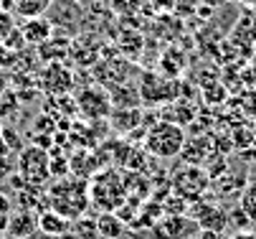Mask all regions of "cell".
<instances>
[{"label": "cell", "instance_id": "cell-16", "mask_svg": "<svg viewBox=\"0 0 256 239\" xmlns=\"http://www.w3.org/2000/svg\"><path fill=\"white\" fill-rule=\"evenodd\" d=\"M54 6V0H13V13L20 18H38L46 16Z\"/></svg>", "mask_w": 256, "mask_h": 239}, {"label": "cell", "instance_id": "cell-24", "mask_svg": "<svg viewBox=\"0 0 256 239\" xmlns=\"http://www.w3.org/2000/svg\"><path fill=\"white\" fill-rule=\"evenodd\" d=\"M3 140H6V145H8V150H23V145H20V140H18V132H13L10 127H3Z\"/></svg>", "mask_w": 256, "mask_h": 239}, {"label": "cell", "instance_id": "cell-5", "mask_svg": "<svg viewBox=\"0 0 256 239\" xmlns=\"http://www.w3.org/2000/svg\"><path fill=\"white\" fill-rule=\"evenodd\" d=\"M170 186H172L175 196H180V198H186L188 203H193V201L206 196V191L210 188V178H208L206 170L198 168V165H182V168H178L172 173Z\"/></svg>", "mask_w": 256, "mask_h": 239}, {"label": "cell", "instance_id": "cell-31", "mask_svg": "<svg viewBox=\"0 0 256 239\" xmlns=\"http://www.w3.org/2000/svg\"><path fill=\"white\" fill-rule=\"evenodd\" d=\"M68 3H74V0H68Z\"/></svg>", "mask_w": 256, "mask_h": 239}, {"label": "cell", "instance_id": "cell-26", "mask_svg": "<svg viewBox=\"0 0 256 239\" xmlns=\"http://www.w3.org/2000/svg\"><path fill=\"white\" fill-rule=\"evenodd\" d=\"M178 0H152V8H160V11H170Z\"/></svg>", "mask_w": 256, "mask_h": 239}, {"label": "cell", "instance_id": "cell-9", "mask_svg": "<svg viewBox=\"0 0 256 239\" xmlns=\"http://www.w3.org/2000/svg\"><path fill=\"white\" fill-rule=\"evenodd\" d=\"M20 28V33H23V41H26V46H44L46 41H51V36H54V23L48 21V18H44V16H38V18H26L23 21V26H18Z\"/></svg>", "mask_w": 256, "mask_h": 239}, {"label": "cell", "instance_id": "cell-13", "mask_svg": "<svg viewBox=\"0 0 256 239\" xmlns=\"http://www.w3.org/2000/svg\"><path fill=\"white\" fill-rule=\"evenodd\" d=\"M38 231L46 234V236L58 239V236H64V234L71 231V219L61 216V214L54 211V209H44V211L38 214Z\"/></svg>", "mask_w": 256, "mask_h": 239}, {"label": "cell", "instance_id": "cell-18", "mask_svg": "<svg viewBox=\"0 0 256 239\" xmlns=\"http://www.w3.org/2000/svg\"><path fill=\"white\" fill-rule=\"evenodd\" d=\"M238 206L246 211V216L251 219V224H256V183H248L246 191L241 193V203Z\"/></svg>", "mask_w": 256, "mask_h": 239}, {"label": "cell", "instance_id": "cell-28", "mask_svg": "<svg viewBox=\"0 0 256 239\" xmlns=\"http://www.w3.org/2000/svg\"><path fill=\"white\" fill-rule=\"evenodd\" d=\"M200 239H221V234H218V231H203L200 229Z\"/></svg>", "mask_w": 256, "mask_h": 239}, {"label": "cell", "instance_id": "cell-27", "mask_svg": "<svg viewBox=\"0 0 256 239\" xmlns=\"http://www.w3.org/2000/svg\"><path fill=\"white\" fill-rule=\"evenodd\" d=\"M231 239H256V231H236V234H231Z\"/></svg>", "mask_w": 256, "mask_h": 239}, {"label": "cell", "instance_id": "cell-30", "mask_svg": "<svg viewBox=\"0 0 256 239\" xmlns=\"http://www.w3.org/2000/svg\"><path fill=\"white\" fill-rule=\"evenodd\" d=\"M206 3H208V0H206ZM216 3H218V6H221V3H226V0H216Z\"/></svg>", "mask_w": 256, "mask_h": 239}, {"label": "cell", "instance_id": "cell-17", "mask_svg": "<svg viewBox=\"0 0 256 239\" xmlns=\"http://www.w3.org/2000/svg\"><path fill=\"white\" fill-rule=\"evenodd\" d=\"M71 231H74L76 239H99V231H96V221H89L86 216L76 219L71 224Z\"/></svg>", "mask_w": 256, "mask_h": 239}, {"label": "cell", "instance_id": "cell-25", "mask_svg": "<svg viewBox=\"0 0 256 239\" xmlns=\"http://www.w3.org/2000/svg\"><path fill=\"white\" fill-rule=\"evenodd\" d=\"M10 59H13V54H10L3 44H0V69H3L6 64H10Z\"/></svg>", "mask_w": 256, "mask_h": 239}, {"label": "cell", "instance_id": "cell-20", "mask_svg": "<svg viewBox=\"0 0 256 239\" xmlns=\"http://www.w3.org/2000/svg\"><path fill=\"white\" fill-rule=\"evenodd\" d=\"M10 216H13V198H10L8 193L0 191V234L8 231Z\"/></svg>", "mask_w": 256, "mask_h": 239}, {"label": "cell", "instance_id": "cell-29", "mask_svg": "<svg viewBox=\"0 0 256 239\" xmlns=\"http://www.w3.org/2000/svg\"><path fill=\"white\" fill-rule=\"evenodd\" d=\"M236 3H241V6H246L248 11H254V13H256V0H236Z\"/></svg>", "mask_w": 256, "mask_h": 239}, {"label": "cell", "instance_id": "cell-3", "mask_svg": "<svg viewBox=\"0 0 256 239\" xmlns=\"http://www.w3.org/2000/svg\"><path fill=\"white\" fill-rule=\"evenodd\" d=\"M186 143H188L186 132L172 120H160L144 132V150L160 160L178 158L182 153V148H186Z\"/></svg>", "mask_w": 256, "mask_h": 239}, {"label": "cell", "instance_id": "cell-23", "mask_svg": "<svg viewBox=\"0 0 256 239\" xmlns=\"http://www.w3.org/2000/svg\"><path fill=\"white\" fill-rule=\"evenodd\" d=\"M142 0H112V8L120 16H132V11H140Z\"/></svg>", "mask_w": 256, "mask_h": 239}, {"label": "cell", "instance_id": "cell-32", "mask_svg": "<svg viewBox=\"0 0 256 239\" xmlns=\"http://www.w3.org/2000/svg\"><path fill=\"white\" fill-rule=\"evenodd\" d=\"M0 132H3V127H0Z\"/></svg>", "mask_w": 256, "mask_h": 239}, {"label": "cell", "instance_id": "cell-12", "mask_svg": "<svg viewBox=\"0 0 256 239\" xmlns=\"http://www.w3.org/2000/svg\"><path fill=\"white\" fill-rule=\"evenodd\" d=\"M41 84H44V89L48 94L61 97V94H66L71 89V72L66 69V66H61V64H54V66H48V69L44 72V82Z\"/></svg>", "mask_w": 256, "mask_h": 239}, {"label": "cell", "instance_id": "cell-1", "mask_svg": "<svg viewBox=\"0 0 256 239\" xmlns=\"http://www.w3.org/2000/svg\"><path fill=\"white\" fill-rule=\"evenodd\" d=\"M48 196V209L58 211L61 216L76 221L82 216H86L92 201H89V183L84 178L76 176H64V178H54V183L46 191Z\"/></svg>", "mask_w": 256, "mask_h": 239}, {"label": "cell", "instance_id": "cell-7", "mask_svg": "<svg viewBox=\"0 0 256 239\" xmlns=\"http://www.w3.org/2000/svg\"><path fill=\"white\" fill-rule=\"evenodd\" d=\"M76 110L86 120H104L112 115V99L99 87H86L76 94Z\"/></svg>", "mask_w": 256, "mask_h": 239}, {"label": "cell", "instance_id": "cell-15", "mask_svg": "<svg viewBox=\"0 0 256 239\" xmlns=\"http://www.w3.org/2000/svg\"><path fill=\"white\" fill-rule=\"evenodd\" d=\"M96 231H99L102 239H120L122 231H124V221L114 211H102L99 219H96Z\"/></svg>", "mask_w": 256, "mask_h": 239}, {"label": "cell", "instance_id": "cell-14", "mask_svg": "<svg viewBox=\"0 0 256 239\" xmlns=\"http://www.w3.org/2000/svg\"><path fill=\"white\" fill-rule=\"evenodd\" d=\"M231 39H234V44H246V51L251 54V49L256 46V13L254 11H246L238 18Z\"/></svg>", "mask_w": 256, "mask_h": 239}, {"label": "cell", "instance_id": "cell-4", "mask_svg": "<svg viewBox=\"0 0 256 239\" xmlns=\"http://www.w3.org/2000/svg\"><path fill=\"white\" fill-rule=\"evenodd\" d=\"M16 168H18V176L28 186L46 188L54 181L51 178V153L41 145H23V150L16 158Z\"/></svg>", "mask_w": 256, "mask_h": 239}, {"label": "cell", "instance_id": "cell-2", "mask_svg": "<svg viewBox=\"0 0 256 239\" xmlns=\"http://www.w3.org/2000/svg\"><path fill=\"white\" fill-rule=\"evenodd\" d=\"M89 201L99 211H114L117 214L130 201L124 176H120L114 168L96 170V173L92 176V181H89Z\"/></svg>", "mask_w": 256, "mask_h": 239}, {"label": "cell", "instance_id": "cell-19", "mask_svg": "<svg viewBox=\"0 0 256 239\" xmlns=\"http://www.w3.org/2000/svg\"><path fill=\"white\" fill-rule=\"evenodd\" d=\"M16 28H18L16 13H10V11H6V8H0V44H6L8 36H10Z\"/></svg>", "mask_w": 256, "mask_h": 239}, {"label": "cell", "instance_id": "cell-21", "mask_svg": "<svg viewBox=\"0 0 256 239\" xmlns=\"http://www.w3.org/2000/svg\"><path fill=\"white\" fill-rule=\"evenodd\" d=\"M228 226H234L236 231H248V226H251V219H248V216H246V211L238 206V209L228 211Z\"/></svg>", "mask_w": 256, "mask_h": 239}, {"label": "cell", "instance_id": "cell-6", "mask_svg": "<svg viewBox=\"0 0 256 239\" xmlns=\"http://www.w3.org/2000/svg\"><path fill=\"white\" fill-rule=\"evenodd\" d=\"M190 219L203 231H218V234H221L228 226V211H224V206H218L216 201H208V198L193 201Z\"/></svg>", "mask_w": 256, "mask_h": 239}, {"label": "cell", "instance_id": "cell-22", "mask_svg": "<svg viewBox=\"0 0 256 239\" xmlns=\"http://www.w3.org/2000/svg\"><path fill=\"white\" fill-rule=\"evenodd\" d=\"M16 173H18V168H16L13 155H0V183H3V181H10Z\"/></svg>", "mask_w": 256, "mask_h": 239}, {"label": "cell", "instance_id": "cell-11", "mask_svg": "<svg viewBox=\"0 0 256 239\" xmlns=\"http://www.w3.org/2000/svg\"><path fill=\"white\" fill-rule=\"evenodd\" d=\"M36 231H38V214H36V211H26V209L13 211L8 231H6L10 239H30Z\"/></svg>", "mask_w": 256, "mask_h": 239}, {"label": "cell", "instance_id": "cell-8", "mask_svg": "<svg viewBox=\"0 0 256 239\" xmlns=\"http://www.w3.org/2000/svg\"><path fill=\"white\" fill-rule=\"evenodd\" d=\"M193 229V219L186 214H162L152 224V239H186Z\"/></svg>", "mask_w": 256, "mask_h": 239}, {"label": "cell", "instance_id": "cell-10", "mask_svg": "<svg viewBox=\"0 0 256 239\" xmlns=\"http://www.w3.org/2000/svg\"><path fill=\"white\" fill-rule=\"evenodd\" d=\"M172 84L170 79H160L155 74H144L140 84V97L144 102H170L172 99Z\"/></svg>", "mask_w": 256, "mask_h": 239}]
</instances>
